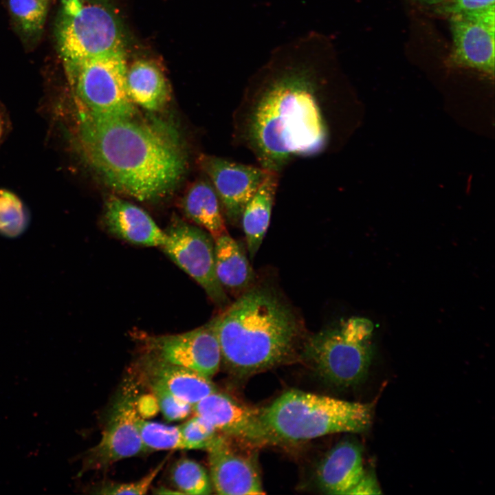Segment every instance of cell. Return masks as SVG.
<instances>
[{
    "instance_id": "cell-4",
    "label": "cell",
    "mask_w": 495,
    "mask_h": 495,
    "mask_svg": "<svg viewBox=\"0 0 495 495\" xmlns=\"http://www.w3.org/2000/svg\"><path fill=\"white\" fill-rule=\"evenodd\" d=\"M373 405L289 390L259 410L270 444L296 443L339 432L360 433L371 426Z\"/></svg>"
},
{
    "instance_id": "cell-23",
    "label": "cell",
    "mask_w": 495,
    "mask_h": 495,
    "mask_svg": "<svg viewBox=\"0 0 495 495\" xmlns=\"http://www.w3.org/2000/svg\"><path fill=\"white\" fill-rule=\"evenodd\" d=\"M171 479L182 494L206 495L212 493L210 476L202 465L193 460L184 458L177 461L172 468Z\"/></svg>"
},
{
    "instance_id": "cell-16",
    "label": "cell",
    "mask_w": 495,
    "mask_h": 495,
    "mask_svg": "<svg viewBox=\"0 0 495 495\" xmlns=\"http://www.w3.org/2000/svg\"><path fill=\"white\" fill-rule=\"evenodd\" d=\"M103 221L113 236L132 244L162 247L165 232L141 208L115 195L105 201Z\"/></svg>"
},
{
    "instance_id": "cell-1",
    "label": "cell",
    "mask_w": 495,
    "mask_h": 495,
    "mask_svg": "<svg viewBox=\"0 0 495 495\" xmlns=\"http://www.w3.org/2000/svg\"><path fill=\"white\" fill-rule=\"evenodd\" d=\"M342 104L324 70L309 64L264 69L232 115V143L258 166L278 173L293 160L332 152Z\"/></svg>"
},
{
    "instance_id": "cell-13",
    "label": "cell",
    "mask_w": 495,
    "mask_h": 495,
    "mask_svg": "<svg viewBox=\"0 0 495 495\" xmlns=\"http://www.w3.org/2000/svg\"><path fill=\"white\" fill-rule=\"evenodd\" d=\"M452 38V61L488 75L494 74L495 10L449 16Z\"/></svg>"
},
{
    "instance_id": "cell-30",
    "label": "cell",
    "mask_w": 495,
    "mask_h": 495,
    "mask_svg": "<svg viewBox=\"0 0 495 495\" xmlns=\"http://www.w3.org/2000/svg\"><path fill=\"white\" fill-rule=\"evenodd\" d=\"M382 494L376 478L373 473H364L349 494Z\"/></svg>"
},
{
    "instance_id": "cell-12",
    "label": "cell",
    "mask_w": 495,
    "mask_h": 495,
    "mask_svg": "<svg viewBox=\"0 0 495 495\" xmlns=\"http://www.w3.org/2000/svg\"><path fill=\"white\" fill-rule=\"evenodd\" d=\"M206 450L210 477L217 494L253 495L265 493L254 457L234 446L230 437L218 434Z\"/></svg>"
},
{
    "instance_id": "cell-24",
    "label": "cell",
    "mask_w": 495,
    "mask_h": 495,
    "mask_svg": "<svg viewBox=\"0 0 495 495\" xmlns=\"http://www.w3.org/2000/svg\"><path fill=\"white\" fill-rule=\"evenodd\" d=\"M138 428L147 450H187L179 426H167L140 417Z\"/></svg>"
},
{
    "instance_id": "cell-22",
    "label": "cell",
    "mask_w": 495,
    "mask_h": 495,
    "mask_svg": "<svg viewBox=\"0 0 495 495\" xmlns=\"http://www.w3.org/2000/svg\"><path fill=\"white\" fill-rule=\"evenodd\" d=\"M51 0H4L16 33L24 44L31 46L40 39Z\"/></svg>"
},
{
    "instance_id": "cell-31",
    "label": "cell",
    "mask_w": 495,
    "mask_h": 495,
    "mask_svg": "<svg viewBox=\"0 0 495 495\" xmlns=\"http://www.w3.org/2000/svg\"><path fill=\"white\" fill-rule=\"evenodd\" d=\"M136 407L140 415L148 417L154 415L159 409L155 395H144L136 400Z\"/></svg>"
},
{
    "instance_id": "cell-3",
    "label": "cell",
    "mask_w": 495,
    "mask_h": 495,
    "mask_svg": "<svg viewBox=\"0 0 495 495\" xmlns=\"http://www.w3.org/2000/svg\"><path fill=\"white\" fill-rule=\"evenodd\" d=\"M221 360L236 376L252 375L299 358L302 324L272 289L251 287L211 320Z\"/></svg>"
},
{
    "instance_id": "cell-8",
    "label": "cell",
    "mask_w": 495,
    "mask_h": 495,
    "mask_svg": "<svg viewBox=\"0 0 495 495\" xmlns=\"http://www.w3.org/2000/svg\"><path fill=\"white\" fill-rule=\"evenodd\" d=\"M164 252L223 309L229 303L216 273L214 248L210 236L202 229L175 218L164 231Z\"/></svg>"
},
{
    "instance_id": "cell-21",
    "label": "cell",
    "mask_w": 495,
    "mask_h": 495,
    "mask_svg": "<svg viewBox=\"0 0 495 495\" xmlns=\"http://www.w3.org/2000/svg\"><path fill=\"white\" fill-rule=\"evenodd\" d=\"M219 204L213 186L206 180L194 182L181 203L186 217L207 230L214 239L227 233Z\"/></svg>"
},
{
    "instance_id": "cell-29",
    "label": "cell",
    "mask_w": 495,
    "mask_h": 495,
    "mask_svg": "<svg viewBox=\"0 0 495 495\" xmlns=\"http://www.w3.org/2000/svg\"><path fill=\"white\" fill-rule=\"evenodd\" d=\"M166 459L162 461L155 469L142 478L126 483H107L97 490L100 494H146L153 481L155 480Z\"/></svg>"
},
{
    "instance_id": "cell-20",
    "label": "cell",
    "mask_w": 495,
    "mask_h": 495,
    "mask_svg": "<svg viewBox=\"0 0 495 495\" xmlns=\"http://www.w3.org/2000/svg\"><path fill=\"white\" fill-rule=\"evenodd\" d=\"M214 261L217 278L222 287L242 294L251 288L254 274L239 243L225 233L214 239Z\"/></svg>"
},
{
    "instance_id": "cell-14",
    "label": "cell",
    "mask_w": 495,
    "mask_h": 495,
    "mask_svg": "<svg viewBox=\"0 0 495 495\" xmlns=\"http://www.w3.org/2000/svg\"><path fill=\"white\" fill-rule=\"evenodd\" d=\"M192 410L226 436L251 446L270 444L259 410L245 406L226 395L215 391L194 404Z\"/></svg>"
},
{
    "instance_id": "cell-18",
    "label": "cell",
    "mask_w": 495,
    "mask_h": 495,
    "mask_svg": "<svg viewBox=\"0 0 495 495\" xmlns=\"http://www.w3.org/2000/svg\"><path fill=\"white\" fill-rule=\"evenodd\" d=\"M126 88L134 104L151 111L162 109L170 96L164 72L148 60H136L127 67Z\"/></svg>"
},
{
    "instance_id": "cell-7",
    "label": "cell",
    "mask_w": 495,
    "mask_h": 495,
    "mask_svg": "<svg viewBox=\"0 0 495 495\" xmlns=\"http://www.w3.org/2000/svg\"><path fill=\"white\" fill-rule=\"evenodd\" d=\"M63 63L78 111L101 116L137 115L126 88V50Z\"/></svg>"
},
{
    "instance_id": "cell-27",
    "label": "cell",
    "mask_w": 495,
    "mask_h": 495,
    "mask_svg": "<svg viewBox=\"0 0 495 495\" xmlns=\"http://www.w3.org/2000/svg\"><path fill=\"white\" fill-rule=\"evenodd\" d=\"M155 395L159 409L164 417L170 421L182 420L187 417L192 410V406L160 387H150Z\"/></svg>"
},
{
    "instance_id": "cell-32",
    "label": "cell",
    "mask_w": 495,
    "mask_h": 495,
    "mask_svg": "<svg viewBox=\"0 0 495 495\" xmlns=\"http://www.w3.org/2000/svg\"><path fill=\"white\" fill-rule=\"evenodd\" d=\"M416 1L428 6H438L439 4L446 3L447 1H449L450 0H415Z\"/></svg>"
},
{
    "instance_id": "cell-15",
    "label": "cell",
    "mask_w": 495,
    "mask_h": 495,
    "mask_svg": "<svg viewBox=\"0 0 495 495\" xmlns=\"http://www.w3.org/2000/svg\"><path fill=\"white\" fill-rule=\"evenodd\" d=\"M139 368L149 388H164L192 406L217 391L211 379L148 353L141 358Z\"/></svg>"
},
{
    "instance_id": "cell-5",
    "label": "cell",
    "mask_w": 495,
    "mask_h": 495,
    "mask_svg": "<svg viewBox=\"0 0 495 495\" xmlns=\"http://www.w3.org/2000/svg\"><path fill=\"white\" fill-rule=\"evenodd\" d=\"M373 323L363 317L342 320L305 339L299 358L324 381L338 387L357 385L373 355Z\"/></svg>"
},
{
    "instance_id": "cell-6",
    "label": "cell",
    "mask_w": 495,
    "mask_h": 495,
    "mask_svg": "<svg viewBox=\"0 0 495 495\" xmlns=\"http://www.w3.org/2000/svg\"><path fill=\"white\" fill-rule=\"evenodd\" d=\"M54 35L63 61L126 50L121 21L105 0H60Z\"/></svg>"
},
{
    "instance_id": "cell-34",
    "label": "cell",
    "mask_w": 495,
    "mask_h": 495,
    "mask_svg": "<svg viewBox=\"0 0 495 495\" xmlns=\"http://www.w3.org/2000/svg\"><path fill=\"white\" fill-rule=\"evenodd\" d=\"M2 128H3L2 121H1V118H0V138H1V133H2Z\"/></svg>"
},
{
    "instance_id": "cell-17",
    "label": "cell",
    "mask_w": 495,
    "mask_h": 495,
    "mask_svg": "<svg viewBox=\"0 0 495 495\" xmlns=\"http://www.w3.org/2000/svg\"><path fill=\"white\" fill-rule=\"evenodd\" d=\"M364 473L361 446L346 439L326 454L317 468L316 477L324 492L349 494Z\"/></svg>"
},
{
    "instance_id": "cell-11",
    "label": "cell",
    "mask_w": 495,
    "mask_h": 495,
    "mask_svg": "<svg viewBox=\"0 0 495 495\" xmlns=\"http://www.w3.org/2000/svg\"><path fill=\"white\" fill-rule=\"evenodd\" d=\"M198 164L209 178L227 217L238 221L243 209L270 170L260 166L238 163L201 154Z\"/></svg>"
},
{
    "instance_id": "cell-25",
    "label": "cell",
    "mask_w": 495,
    "mask_h": 495,
    "mask_svg": "<svg viewBox=\"0 0 495 495\" xmlns=\"http://www.w3.org/2000/svg\"><path fill=\"white\" fill-rule=\"evenodd\" d=\"M28 214L21 200L13 192L0 189V234L15 238L28 228Z\"/></svg>"
},
{
    "instance_id": "cell-2",
    "label": "cell",
    "mask_w": 495,
    "mask_h": 495,
    "mask_svg": "<svg viewBox=\"0 0 495 495\" xmlns=\"http://www.w3.org/2000/svg\"><path fill=\"white\" fill-rule=\"evenodd\" d=\"M82 152L104 184L141 201L165 197L186 170L176 132L159 121L78 111Z\"/></svg>"
},
{
    "instance_id": "cell-33",
    "label": "cell",
    "mask_w": 495,
    "mask_h": 495,
    "mask_svg": "<svg viewBox=\"0 0 495 495\" xmlns=\"http://www.w3.org/2000/svg\"><path fill=\"white\" fill-rule=\"evenodd\" d=\"M157 490V492H155V493H156V494H182V492H180L178 491V490H177V491H173V490H169V489L164 488V487H160V488H159V489H157V490Z\"/></svg>"
},
{
    "instance_id": "cell-26",
    "label": "cell",
    "mask_w": 495,
    "mask_h": 495,
    "mask_svg": "<svg viewBox=\"0 0 495 495\" xmlns=\"http://www.w3.org/2000/svg\"><path fill=\"white\" fill-rule=\"evenodd\" d=\"M179 426L187 450H206L218 434L208 421L197 415Z\"/></svg>"
},
{
    "instance_id": "cell-19",
    "label": "cell",
    "mask_w": 495,
    "mask_h": 495,
    "mask_svg": "<svg viewBox=\"0 0 495 495\" xmlns=\"http://www.w3.org/2000/svg\"><path fill=\"white\" fill-rule=\"evenodd\" d=\"M280 173L270 170L241 215L242 225L250 258L257 253L269 227Z\"/></svg>"
},
{
    "instance_id": "cell-10",
    "label": "cell",
    "mask_w": 495,
    "mask_h": 495,
    "mask_svg": "<svg viewBox=\"0 0 495 495\" xmlns=\"http://www.w3.org/2000/svg\"><path fill=\"white\" fill-rule=\"evenodd\" d=\"M144 341L146 353L210 379L219 370L221 353L211 321L187 332L148 336Z\"/></svg>"
},
{
    "instance_id": "cell-9",
    "label": "cell",
    "mask_w": 495,
    "mask_h": 495,
    "mask_svg": "<svg viewBox=\"0 0 495 495\" xmlns=\"http://www.w3.org/2000/svg\"><path fill=\"white\" fill-rule=\"evenodd\" d=\"M113 402L100 442L86 458L87 469L106 468L146 451L138 428L140 415L133 384H126Z\"/></svg>"
},
{
    "instance_id": "cell-28",
    "label": "cell",
    "mask_w": 495,
    "mask_h": 495,
    "mask_svg": "<svg viewBox=\"0 0 495 495\" xmlns=\"http://www.w3.org/2000/svg\"><path fill=\"white\" fill-rule=\"evenodd\" d=\"M495 10V0H450L438 5L436 11L448 16H472Z\"/></svg>"
}]
</instances>
